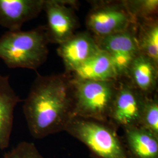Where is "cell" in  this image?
<instances>
[{"instance_id": "6", "label": "cell", "mask_w": 158, "mask_h": 158, "mask_svg": "<svg viewBox=\"0 0 158 158\" xmlns=\"http://www.w3.org/2000/svg\"><path fill=\"white\" fill-rule=\"evenodd\" d=\"M77 7L74 1L45 0L43 10L47 17L46 32L49 43L60 45L75 34L78 26Z\"/></svg>"}, {"instance_id": "3", "label": "cell", "mask_w": 158, "mask_h": 158, "mask_svg": "<svg viewBox=\"0 0 158 158\" xmlns=\"http://www.w3.org/2000/svg\"><path fill=\"white\" fill-rule=\"evenodd\" d=\"M111 122L74 117L65 129L98 158H130L125 145Z\"/></svg>"}, {"instance_id": "13", "label": "cell", "mask_w": 158, "mask_h": 158, "mask_svg": "<svg viewBox=\"0 0 158 158\" xmlns=\"http://www.w3.org/2000/svg\"><path fill=\"white\" fill-rule=\"evenodd\" d=\"M69 74L70 77L80 80H119L109 55L101 49L77 69Z\"/></svg>"}, {"instance_id": "4", "label": "cell", "mask_w": 158, "mask_h": 158, "mask_svg": "<svg viewBox=\"0 0 158 158\" xmlns=\"http://www.w3.org/2000/svg\"><path fill=\"white\" fill-rule=\"evenodd\" d=\"M119 81H93L70 77L73 117L108 122Z\"/></svg>"}, {"instance_id": "8", "label": "cell", "mask_w": 158, "mask_h": 158, "mask_svg": "<svg viewBox=\"0 0 158 158\" xmlns=\"http://www.w3.org/2000/svg\"><path fill=\"white\" fill-rule=\"evenodd\" d=\"M99 50L94 36L89 32H83L74 34L59 45L57 52L69 74L77 69Z\"/></svg>"}, {"instance_id": "5", "label": "cell", "mask_w": 158, "mask_h": 158, "mask_svg": "<svg viewBox=\"0 0 158 158\" xmlns=\"http://www.w3.org/2000/svg\"><path fill=\"white\" fill-rule=\"evenodd\" d=\"M136 23L123 1L96 2L85 19L87 28L99 38L124 31Z\"/></svg>"}, {"instance_id": "11", "label": "cell", "mask_w": 158, "mask_h": 158, "mask_svg": "<svg viewBox=\"0 0 158 158\" xmlns=\"http://www.w3.org/2000/svg\"><path fill=\"white\" fill-rule=\"evenodd\" d=\"M123 129L130 158H158V137L140 126Z\"/></svg>"}, {"instance_id": "10", "label": "cell", "mask_w": 158, "mask_h": 158, "mask_svg": "<svg viewBox=\"0 0 158 158\" xmlns=\"http://www.w3.org/2000/svg\"><path fill=\"white\" fill-rule=\"evenodd\" d=\"M21 102L10 85L9 76L0 74V149L7 148L10 141L14 112Z\"/></svg>"}, {"instance_id": "14", "label": "cell", "mask_w": 158, "mask_h": 158, "mask_svg": "<svg viewBox=\"0 0 158 158\" xmlns=\"http://www.w3.org/2000/svg\"><path fill=\"white\" fill-rule=\"evenodd\" d=\"M136 24L130 29L108 35L95 37L100 49L105 51L110 56H131L135 57L140 52L135 37Z\"/></svg>"}, {"instance_id": "16", "label": "cell", "mask_w": 158, "mask_h": 158, "mask_svg": "<svg viewBox=\"0 0 158 158\" xmlns=\"http://www.w3.org/2000/svg\"><path fill=\"white\" fill-rule=\"evenodd\" d=\"M123 2L136 23L157 19L158 0H128Z\"/></svg>"}, {"instance_id": "7", "label": "cell", "mask_w": 158, "mask_h": 158, "mask_svg": "<svg viewBox=\"0 0 158 158\" xmlns=\"http://www.w3.org/2000/svg\"><path fill=\"white\" fill-rule=\"evenodd\" d=\"M147 97L130 83L119 81L109 121L123 128L138 126Z\"/></svg>"}, {"instance_id": "17", "label": "cell", "mask_w": 158, "mask_h": 158, "mask_svg": "<svg viewBox=\"0 0 158 158\" xmlns=\"http://www.w3.org/2000/svg\"><path fill=\"white\" fill-rule=\"evenodd\" d=\"M138 126L158 137V99L157 95L147 96Z\"/></svg>"}, {"instance_id": "18", "label": "cell", "mask_w": 158, "mask_h": 158, "mask_svg": "<svg viewBox=\"0 0 158 158\" xmlns=\"http://www.w3.org/2000/svg\"><path fill=\"white\" fill-rule=\"evenodd\" d=\"M3 158H45L38 151L33 143L21 142L10 151L6 153Z\"/></svg>"}, {"instance_id": "1", "label": "cell", "mask_w": 158, "mask_h": 158, "mask_svg": "<svg viewBox=\"0 0 158 158\" xmlns=\"http://www.w3.org/2000/svg\"><path fill=\"white\" fill-rule=\"evenodd\" d=\"M73 90L69 74H37L23 106L31 135L42 139L65 131L73 117Z\"/></svg>"}, {"instance_id": "9", "label": "cell", "mask_w": 158, "mask_h": 158, "mask_svg": "<svg viewBox=\"0 0 158 158\" xmlns=\"http://www.w3.org/2000/svg\"><path fill=\"white\" fill-rule=\"evenodd\" d=\"M45 0H0V25L9 31H19L23 25L39 15Z\"/></svg>"}, {"instance_id": "12", "label": "cell", "mask_w": 158, "mask_h": 158, "mask_svg": "<svg viewBox=\"0 0 158 158\" xmlns=\"http://www.w3.org/2000/svg\"><path fill=\"white\" fill-rule=\"evenodd\" d=\"M158 76V65L140 53L132 63L127 78L133 87L144 95L150 96L157 88Z\"/></svg>"}, {"instance_id": "2", "label": "cell", "mask_w": 158, "mask_h": 158, "mask_svg": "<svg viewBox=\"0 0 158 158\" xmlns=\"http://www.w3.org/2000/svg\"><path fill=\"white\" fill-rule=\"evenodd\" d=\"M49 43L45 26L8 31L0 38V59L10 69L36 70L48 59Z\"/></svg>"}, {"instance_id": "15", "label": "cell", "mask_w": 158, "mask_h": 158, "mask_svg": "<svg viewBox=\"0 0 158 158\" xmlns=\"http://www.w3.org/2000/svg\"><path fill=\"white\" fill-rule=\"evenodd\" d=\"M135 37L139 52L158 65V19L136 23Z\"/></svg>"}]
</instances>
